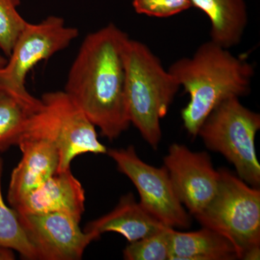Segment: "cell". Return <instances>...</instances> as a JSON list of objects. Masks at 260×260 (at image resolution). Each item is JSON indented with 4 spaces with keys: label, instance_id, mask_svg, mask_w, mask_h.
Segmentation results:
<instances>
[{
    "label": "cell",
    "instance_id": "cell-2",
    "mask_svg": "<svg viewBox=\"0 0 260 260\" xmlns=\"http://www.w3.org/2000/svg\"><path fill=\"white\" fill-rule=\"evenodd\" d=\"M168 70L189 95L181 116L193 138L198 137L200 126L219 104L250 93L254 75L249 61L212 41L201 44L192 56L178 59Z\"/></svg>",
    "mask_w": 260,
    "mask_h": 260
},
{
    "label": "cell",
    "instance_id": "cell-17",
    "mask_svg": "<svg viewBox=\"0 0 260 260\" xmlns=\"http://www.w3.org/2000/svg\"><path fill=\"white\" fill-rule=\"evenodd\" d=\"M3 161L0 158V246L18 251L23 257L37 259V253L29 242L13 208L5 204L2 193Z\"/></svg>",
    "mask_w": 260,
    "mask_h": 260
},
{
    "label": "cell",
    "instance_id": "cell-1",
    "mask_svg": "<svg viewBox=\"0 0 260 260\" xmlns=\"http://www.w3.org/2000/svg\"><path fill=\"white\" fill-rule=\"evenodd\" d=\"M129 38L113 23L88 34L72 64L64 90L110 141L130 124L124 64Z\"/></svg>",
    "mask_w": 260,
    "mask_h": 260
},
{
    "label": "cell",
    "instance_id": "cell-9",
    "mask_svg": "<svg viewBox=\"0 0 260 260\" xmlns=\"http://www.w3.org/2000/svg\"><path fill=\"white\" fill-rule=\"evenodd\" d=\"M37 259L78 260L100 238L82 231L80 220L64 213H17Z\"/></svg>",
    "mask_w": 260,
    "mask_h": 260
},
{
    "label": "cell",
    "instance_id": "cell-5",
    "mask_svg": "<svg viewBox=\"0 0 260 260\" xmlns=\"http://www.w3.org/2000/svg\"><path fill=\"white\" fill-rule=\"evenodd\" d=\"M260 129V115L248 109L239 98L224 101L210 113L200 126V137L207 148L223 155L235 167L238 177L259 188L260 164L255 137Z\"/></svg>",
    "mask_w": 260,
    "mask_h": 260
},
{
    "label": "cell",
    "instance_id": "cell-6",
    "mask_svg": "<svg viewBox=\"0 0 260 260\" xmlns=\"http://www.w3.org/2000/svg\"><path fill=\"white\" fill-rule=\"evenodd\" d=\"M41 102L23 138H42L55 145L60 158L59 172L70 169L78 155L107 153V147L98 138L95 126L64 91L44 94Z\"/></svg>",
    "mask_w": 260,
    "mask_h": 260
},
{
    "label": "cell",
    "instance_id": "cell-8",
    "mask_svg": "<svg viewBox=\"0 0 260 260\" xmlns=\"http://www.w3.org/2000/svg\"><path fill=\"white\" fill-rule=\"evenodd\" d=\"M119 172L129 178L139 194V203L160 223L173 229L190 227L191 218L178 198L166 167L157 168L143 161L133 146L109 149Z\"/></svg>",
    "mask_w": 260,
    "mask_h": 260
},
{
    "label": "cell",
    "instance_id": "cell-15",
    "mask_svg": "<svg viewBox=\"0 0 260 260\" xmlns=\"http://www.w3.org/2000/svg\"><path fill=\"white\" fill-rule=\"evenodd\" d=\"M210 22V41L225 49L240 44L248 24L244 0H190Z\"/></svg>",
    "mask_w": 260,
    "mask_h": 260
},
{
    "label": "cell",
    "instance_id": "cell-10",
    "mask_svg": "<svg viewBox=\"0 0 260 260\" xmlns=\"http://www.w3.org/2000/svg\"><path fill=\"white\" fill-rule=\"evenodd\" d=\"M173 187L181 204L193 216L205 209L218 190L220 174L206 152H194L173 143L164 157Z\"/></svg>",
    "mask_w": 260,
    "mask_h": 260
},
{
    "label": "cell",
    "instance_id": "cell-4",
    "mask_svg": "<svg viewBox=\"0 0 260 260\" xmlns=\"http://www.w3.org/2000/svg\"><path fill=\"white\" fill-rule=\"evenodd\" d=\"M216 194L194 217L203 227L230 239L240 259L260 257V189L246 184L226 169H218Z\"/></svg>",
    "mask_w": 260,
    "mask_h": 260
},
{
    "label": "cell",
    "instance_id": "cell-20",
    "mask_svg": "<svg viewBox=\"0 0 260 260\" xmlns=\"http://www.w3.org/2000/svg\"><path fill=\"white\" fill-rule=\"evenodd\" d=\"M138 14L155 18H169L191 8L190 0H133Z\"/></svg>",
    "mask_w": 260,
    "mask_h": 260
},
{
    "label": "cell",
    "instance_id": "cell-12",
    "mask_svg": "<svg viewBox=\"0 0 260 260\" xmlns=\"http://www.w3.org/2000/svg\"><path fill=\"white\" fill-rule=\"evenodd\" d=\"M85 190L70 169L59 171L13 207L17 213H64L81 220Z\"/></svg>",
    "mask_w": 260,
    "mask_h": 260
},
{
    "label": "cell",
    "instance_id": "cell-22",
    "mask_svg": "<svg viewBox=\"0 0 260 260\" xmlns=\"http://www.w3.org/2000/svg\"><path fill=\"white\" fill-rule=\"evenodd\" d=\"M7 61H8V59H5L4 56L0 54V73H1L2 70L4 68L5 64H7Z\"/></svg>",
    "mask_w": 260,
    "mask_h": 260
},
{
    "label": "cell",
    "instance_id": "cell-18",
    "mask_svg": "<svg viewBox=\"0 0 260 260\" xmlns=\"http://www.w3.org/2000/svg\"><path fill=\"white\" fill-rule=\"evenodd\" d=\"M173 228L166 226L160 232L140 240L129 242L123 251L126 260H169L171 232Z\"/></svg>",
    "mask_w": 260,
    "mask_h": 260
},
{
    "label": "cell",
    "instance_id": "cell-14",
    "mask_svg": "<svg viewBox=\"0 0 260 260\" xmlns=\"http://www.w3.org/2000/svg\"><path fill=\"white\" fill-rule=\"evenodd\" d=\"M240 259L230 239L218 232L203 227L195 232H181L172 229L169 260Z\"/></svg>",
    "mask_w": 260,
    "mask_h": 260
},
{
    "label": "cell",
    "instance_id": "cell-16",
    "mask_svg": "<svg viewBox=\"0 0 260 260\" xmlns=\"http://www.w3.org/2000/svg\"><path fill=\"white\" fill-rule=\"evenodd\" d=\"M41 99H25L0 88V151L18 145Z\"/></svg>",
    "mask_w": 260,
    "mask_h": 260
},
{
    "label": "cell",
    "instance_id": "cell-21",
    "mask_svg": "<svg viewBox=\"0 0 260 260\" xmlns=\"http://www.w3.org/2000/svg\"><path fill=\"white\" fill-rule=\"evenodd\" d=\"M15 259V255L14 253L13 252V249L0 246V259Z\"/></svg>",
    "mask_w": 260,
    "mask_h": 260
},
{
    "label": "cell",
    "instance_id": "cell-7",
    "mask_svg": "<svg viewBox=\"0 0 260 260\" xmlns=\"http://www.w3.org/2000/svg\"><path fill=\"white\" fill-rule=\"evenodd\" d=\"M78 35V29L68 26L64 19L54 15L39 23H27L0 73V88L23 99H34L25 88L29 72L69 47Z\"/></svg>",
    "mask_w": 260,
    "mask_h": 260
},
{
    "label": "cell",
    "instance_id": "cell-11",
    "mask_svg": "<svg viewBox=\"0 0 260 260\" xmlns=\"http://www.w3.org/2000/svg\"><path fill=\"white\" fill-rule=\"evenodd\" d=\"M22 158L10 178L8 199L12 208L59 172L57 148L49 140L23 137L18 143Z\"/></svg>",
    "mask_w": 260,
    "mask_h": 260
},
{
    "label": "cell",
    "instance_id": "cell-3",
    "mask_svg": "<svg viewBox=\"0 0 260 260\" xmlns=\"http://www.w3.org/2000/svg\"><path fill=\"white\" fill-rule=\"evenodd\" d=\"M125 99L130 124L153 150L161 141L160 120L180 85L144 43L128 39L124 49Z\"/></svg>",
    "mask_w": 260,
    "mask_h": 260
},
{
    "label": "cell",
    "instance_id": "cell-13",
    "mask_svg": "<svg viewBox=\"0 0 260 260\" xmlns=\"http://www.w3.org/2000/svg\"><path fill=\"white\" fill-rule=\"evenodd\" d=\"M166 226L145 211L133 193H129L121 198L110 213L89 222L83 231L99 238L104 233L116 232L133 242L153 235Z\"/></svg>",
    "mask_w": 260,
    "mask_h": 260
},
{
    "label": "cell",
    "instance_id": "cell-19",
    "mask_svg": "<svg viewBox=\"0 0 260 260\" xmlns=\"http://www.w3.org/2000/svg\"><path fill=\"white\" fill-rule=\"evenodd\" d=\"M20 0H0V49L9 57L28 22L18 11Z\"/></svg>",
    "mask_w": 260,
    "mask_h": 260
}]
</instances>
